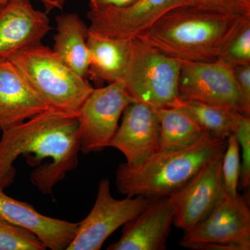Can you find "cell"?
I'll list each match as a JSON object with an SVG mask.
<instances>
[{"instance_id": "obj_29", "label": "cell", "mask_w": 250, "mask_h": 250, "mask_svg": "<svg viewBox=\"0 0 250 250\" xmlns=\"http://www.w3.org/2000/svg\"><path fill=\"white\" fill-rule=\"evenodd\" d=\"M7 1H9V0H0V6H1V4H4V3L6 2Z\"/></svg>"}, {"instance_id": "obj_8", "label": "cell", "mask_w": 250, "mask_h": 250, "mask_svg": "<svg viewBox=\"0 0 250 250\" xmlns=\"http://www.w3.org/2000/svg\"><path fill=\"white\" fill-rule=\"evenodd\" d=\"M149 197L112 196L110 182L100 181L95 205L89 214L79 223L76 235L67 250H99L112 233L139 214Z\"/></svg>"}, {"instance_id": "obj_27", "label": "cell", "mask_w": 250, "mask_h": 250, "mask_svg": "<svg viewBox=\"0 0 250 250\" xmlns=\"http://www.w3.org/2000/svg\"><path fill=\"white\" fill-rule=\"evenodd\" d=\"M90 10H98L103 8L125 7L129 6L137 0H88Z\"/></svg>"}, {"instance_id": "obj_4", "label": "cell", "mask_w": 250, "mask_h": 250, "mask_svg": "<svg viewBox=\"0 0 250 250\" xmlns=\"http://www.w3.org/2000/svg\"><path fill=\"white\" fill-rule=\"evenodd\" d=\"M31 88L49 107L78 115L82 104L94 89L65 65L49 47L39 45L11 54L8 58Z\"/></svg>"}, {"instance_id": "obj_7", "label": "cell", "mask_w": 250, "mask_h": 250, "mask_svg": "<svg viewBox=\"0 0 250 250\" xmlns=\"http://www.w3.org/2000/svg\"><path fill=\"white\" fill-rule=\"evenodd\" d=\"M134 102L123 81L94 88L78 113L81 152L89 154L109 147L125 108Z\"/></svg>"}, {"instance_id": "obj_15", "label": "cell", "mask_w": 250, "mask_h": 250, "mask_svg": "<svg viewBox=\"0 0 250 250\" xmlns=\"http://www.w3.org/2000/svg\"><path fill=\"white\" fill-rule=\"evenodd\" d=\"M0 218L34 233L47 249L52 250H67L79 225L41 214L29 204L8 196L1 187Z\"/></svg>"}, {"instance_id": "obj_11", "label": "cell", "mask_w": 250, "mask_h": 250, "mask_svg": "<svg viewBox=\"0 0 250 250\" xmlns=\"http://www.w3.org/2000/svg\"><path fill=\"white\" fill-rule=\"evenodd\" d=\"M187 4V0H137L125 7L90 10L88 27L100 35L133 39L154 24L172 8Z\"/></svg>"}, {"instance_id": "obj_26", "label": "cell", "mask_w": 250, "mask_h": 250, "mask_svg": "<svg viewBox=\"0 0 250 250\" xmlns=\"http://www.w3.org/2000/svg\"><path fill=\"white\" fill-rule=\"evenodd\" d=\"M233 77L239 95L241 113L250 116V63L232 67Z\"/></svg>"}, {"instance_id": "obj_3", "label": "cell", "mask_w": 250, "mask_h": 250, "mask_svg": "<svg viewBox=\"0 0 250 250\" xmlns=\"http://www.w3.org/2000/svg\"><path fill=\"white\" fill-rule=\"evenodd\" d=\"M227 144L228 139L208 134L185 149L156 153L136 167L122 164L116 172L117 188L126 197L169 196L187 184L206 163L225 152Z\"/></svg>"}, {"instance_id": "obj_20", "label": "cell", "mask_w": 250, "mask_h": 250, "mask_svg": "<svg viewBox=\"0 0 250 250\" xmlns=\"http://www.w3.org/2000/svg\"><path fill=\"white\" fill-rule=\"evenodd\" d=\"M174 106L183 108L206 131L223 139L234 134L241 115L238 112L181 98Z\"/></svg>"}, {"instance_id": "obj_1", "label": "cell", "mask_w": 250, "mask_h": 250, "mask_svg": "<svg viewBox=\"0 0 250 250\" xmlns=\"http://www.w3.org/2000/svg\"><path fill=\"white\" fill-rule=\"evenodd\" d=\"M81 152L78 115L48 107L30 119L2 131L0 139V187L14 183L15 161L24 156L34 170L31 183L52 195L56 184L75 170Z\"/></svg>"}, {"instance_id": "obj_6", "label": "cell", "mask_w": 250, "mask_h": 250, "mask_svg": "<svg viewBox=\"0 0 250 250\" xmlns=\"http://www.w3.org/2000/svg\"><path fill=\"white\" fill-rule=\"evenodd\" d=\"M179 245L192 250H250L248 197L224 191L208 216L185 232Z\"/></svg>"}, {"instance_id": "obj_17", "label": "cell", "mask_w": 250, "mask_h": 250, "mask_svg": "<svg viewBox=\"0 0 250 250\" xmlns=\"http://www.w3.org/2000/svg\"><path fill=\"white\" fill-rule=\"evenodd\" d=\"M131 42L132 39L109 37L88 31V76L98 84L123 81L131 55Z\"/></svg>"}, {"instance_id": "obj_9", "label": "cell", "mask_w": 250, "mask_h": 250, "mask_svg": "<svg viewBox=\"0 0 250 250\" xmlns=\"http://www.w3.org/2000/svg\"><path fill=\"white\" fill-rule=\"evenodd\" d=\"M180 98L241 113L233 68L216 60L211 62L181 61Z\"/></svg>"}, {"instance_id": "obj_23", "label": "cell", "mask_w": 250, "mask_h": 250, "mask_svg": "<svg viewBox=\"0 0 250 250\" xmlns=\"http://www.w3.org/2000/svg\"><path fill=\"white\" fill-rule=\"evenodd\" d=\"M240 170H241V155L240 146L234 134L228 139V144L224 152L222 162L224 189L229 195L238 193L237 189L239 185Z\"/></svg>"}, {"instance_id": "obj_21", "label": "cell", "mask_w": 250, "mask_h": 250, "mask_svg": "<svg viewBox=\"0 0 250 250\" xmlns=\"http://www.w3.org/2000/svg\"><path fill=\"white\" fill-rule=\"evenodd\" d=\"M217 60L231 67L250 63V16L242 19Z\"/></svg>"}, {"instance_id": "obj_2", "label": "cell", "mask_w": 250, "mask_h": 250, "mask_svg": "<svg viewBox=\"0 0 250 250\" xmlns=\"http://www.w3.org/2000/svg\"><path fill=\"white\" fill-rule=\"evenodd\" d=\"M246 16L250 15L225 14L184 4L169 10L137 39L179 61L215 62Z\"/></svg>"}, {"instance_id": "obj_14", "label": "cell", "mask_w": 250, "mask_h": 250, "mask_svg": "<svg viewBox=\"0 0 250 250\" xmlns=\"http://www.w3.org/2000/svg\"><path fill=\"white\" fill-rule=\"evenodd\" d=\"M174 214L168 197H149L139 215L123 225L121 238L108 250H164Z\"/></svg>"}, {"instance_id": "obj_24", "label": "cell", "mask_w": 250, "mask_h": 250, "mask_svg": "<svg viewBox=\"0 0 250 250\" xmlns=\"http://www.w3.org/2000/svg\"><path fill=\"white\" fill-rule=\"evenodd\" d=\"M241 149L239 184L243 189L250 186V118L241 114L234 133Z\"/></svg>"}, {"instance_id": "obj_19", "label": "cell", "mask_w": 250, "mask_h": 250, "mask_svg": "<svg viewBox=\"0 0 250 250\" xmlns=\"http://www.w3.org/2000/svg\"><path fill=\"white\" fill-rule=\"evenodd\" d=\"M156 112L159 124V152L185 149L210 134L180 106L160 108Z\"/></svg>"}, {"instance_id": "obj_12", "label": "cell", "mask_w": 250, "mask_h": 250, "mask_svg": "<svg viewBox=\"0 0 250 250\" xmlns=\"http://www.w3.org/2000/svg\"><path fill=\"white\" fill-rule=\"evenodd\" d=\"M109 147L118 149L131 167L143 164L159 150V124L155 108L134 102L125 108Z\"/></svg>"}, {"instance_id": "obj_28", "label": "cell", "mask_w": 250, "mask_h": 250, "mask_svg": "<svg viewBox=\"0 0 250 250\" xmlns=\"http://www.w3.org/2000/svg\"><path fill=\"white\" fill-rule=\"evenodd\" d=\"M43 5L47 14L54 9H62L67 0H37Z\"/></svg>"}, {"instance_id": "obj_25", "label": "cell", "mask_w": 250, "mask_h": 250, "mask_svg": "<svg viewBox=\"0 0 250 250\" xmlns=\"http://www.w3.org/2000/svg\"><path fill=\"white\" fill-rule=\"evenodd\" d=\"M187 4L225 14L250 15V0H187Z\"/></svg>"}, {"instance_id": "obj_22", "label": "cell", "mask_w": 250, "mask_h": 250, "mask_svg": "<svg viewBox=\"0 0 250 250\" xmlns=\"http://www.w3.org/2000/svg\"><path fill=\"white\" fill-rule=\"evenodd\" d=\"M34 233L0 218V250H45Z\"/></svg>"}, {"instance_id": "obj_16", "label": "cell", "mask_w": 250, "mask_h": 250, "mask_svg": "<svg viewBox=\"0 0 250 250\" xmlns=\"http://www.w3.org/2000/svg\"><path fill=\"white\" fill-rule=\"evenodd\" d=\"M48 107L14 64L0 58V130L14 127Z\"/></svg>"}, {"instance_id": "obj_18", "label": "cell", "mask_w": 250, "mask_h": 250, "mask_svg": "<svg viewBox=\"0 0 250 250\" xmlns=\"http://www.w3.org/2000/svg\"><path fill=\"white\" fill-rule=\"evenodd\" d=\"M57 33L52 50L78 76L86 79L90 56L87 46L88 27L76 14L56 17Z\"/></svg>"}, {"instance_id": "obj_5", "label": "cell", "mask_w": 250, "mask_h": 250, "mask_svg": "<svg viewBox=\"0 0 250 250\" xmlns=\"http://www.w3.org/2000/svg\"><path fill=\"white\" fill-rule=\"evenodd\" d=\"M180 70L181 61L161 53L135 38L123 82L136 102L156 110L172 107L180 99Z\"/></svg>"}, {"instance_id": "obj_10", "label": "cell", "mask_w": 250, "mask_h": 250, "mask_svg": "<svg viewBox=\"0 0 250 250\" xmlns=\"http://www.w3.org/2000/svg\"><path fill=\"white\" fill-rule=\"evenodd\" d=\"M224 152L206 163L187 184L167 196L173 210L174 225L184 232L208 216L225 191Z\"/></svg>"}, {"instance_id": "obj_13", "label": "cell", "mask_w": 250, "mask_h": 250, "mask_svg": "<svg viewBox=\"0 0 250 250\" xmlns=\"http://www.w3.org/2000/svg\"><path fill=\"white\" fill-rule=\"evenodd\" d=\"M51 29L47 13L30 0H9L0 6V58L42 43Z\"/></svg>"}]
</instances>
